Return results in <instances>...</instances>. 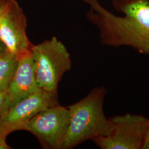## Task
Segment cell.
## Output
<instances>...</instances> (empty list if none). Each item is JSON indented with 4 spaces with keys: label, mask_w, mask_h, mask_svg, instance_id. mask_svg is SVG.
Returning <instances> with one entry per match:
<instances>
[{
    "label": "cell",
    "mask_w": 149,
    "mask_h": 149,
    "mask_svg": "<svg viewBox=\"0 0 149 149\" xmlns=\"http://www.w3.org/2000/svg\"><path fill=\"white\" fill-rule=\"evenodd\" d=\"M18 58L8 52L0 55V92L8 90L16 71Z\"/></svg>",
    "instance_id": "obj_9"
},
{
    "label": "cell",
    "mask_w": 149,
    "mask_h": 149,
    "mask_svg": "<svg viewBox=\"0 0 149 149\" xmlns=\"http://www.w3.org/2000/svg\"><path fill=\"white\" fill-rule=\"evenodd\" d=\"M27 19L21 6L12 0L0 17V39L8 52L17 56L31 50L26 33Z\"/></svg>",
    "instance_id": "obj_6"
},
{
    "label": "cell",
    "mask_w": 149,
    "mask_h": 149,
    "mask_svg": "<svg viewBox=\"0 0 149 149\" xmlns=\"http://www.w3.org/2000/svg\"><path fill=\"white\" fill-rule=\"evenodd\" d=\"M82 1L90 5L86 17L98 29L103 45L128 46L149 55V0H112L123 17L108 11L97 0Z\"/></svg>",
    "instance_id": "obj_1"
},
{
    "label": "cell",
    "mask_w": 149,
    "mask_h": 149,
    "mask_svg": "<svg viewBox=\"0 0 149 149\" xmlns=\"http://www.w3.org/2000/svg\"><path fill=\"white\" fill-rule=\"evenodd\" d=\"M57 104H59L57 93L39 91L11 105L1 123L8 124L14 131L19 130L24 123L44 109Z\"/></svg>",
    "instance_id": "obj_7"
},
{
    "label": "cell",
    "mask_w": 149,
    "mask_h": 149,
    "mask_svg": "<svg viewBox=\"0 0 149 149\" xmlns=\"http://www.w3.org/2000/svg\"><path fill=\"white\" fill-rule=\"evenodd\" d=\"M11 101L8 91L0 92V123L11 107Z\"/></svg>",
    "instance_id": "obj_10"
},
{
    "label": "cell",
    "mask_w": 149,
    "mask_h": 149,
    "mask_svg": "<svg viewBox=\"0 0 149 149\" xmlns=\"http://www.w3.org/2000/svg\"><path fill=\"white\" fill-rule=\"evenodd\" d=\"M12 0H0V17Z\"/></svg>",
    "instance_id": "obj_13"
},
{
    "label": "cell",
    "mask_w": 149,
    "mask_h": 149,
    "mask_svg": "<svg viewBox=\"0 0 149 149\" xmlns=\"http://www.w3.org/2000/svg\"><path fill=\"white\" fill-rule=\"evenodd\" d=\"M112 131L109 135L92 140L102 149H141L149 119L141 115L126 114L109 119Z\"/></svg>",
    "instance_id": "obj_4"
},
{
    "label": "cell",
    "mask_w": 149,
    "mask_h": 149,
    "mask_svg": "<svg viewBox=\"0 0 149 149\" xmlns=\"http://www.w3.org/2000/svg\"><path fill=\"white\" fill-rule=\"evenodd\" d=\"M141 149H149V122Z\"/></svg>",
    "instance_id": "obj_12"
},
{
    "label": "cell",
    "mask_w": 149,
    "mask_h": 149,
    "mask_svg": "<svg viewBox=\"0 0 149 149\" xmlns=\"http://www.w3.org/2000/svg\"><path fill=\"white\" fill-rule=\"evenodd\" d=\"M69 120L68 107L59 104L44 109L24 123L20 130L34 135L44 148L58 149Z\"/></svg>",
    "instance_id": "obj_5"
},
{
    "label": "cell",
    "mask_w": 149,
    "mask_h": 149,
    "mask_svg": "<svg viewBox=\"0 0 149 149\" xmlns=\"http://www.w3.org/2000/svg\"><path fill=\"white\" fill-rule=\"evenodd\" d=\"M36 81L42 90L57 93L64 74L71 68L70 55L65 46L55 37L32 46Z\"/></svg>",
    "instance_id": "obj_3"
},
{
    "label": "cell",
    "mask_w": 149,
    "mask_h": 149,
    "mask_svg": "<svg viewBox=\"0 0 149 149\" xmlns=\"http://www.w3.org/2000/svg\"><path fill=\"white\" fill-rule=\"evenodd\" d=\"M8 52L7 48L6 47L5 45L1 40L0 39V55L5 53L6 52Z\"/></svg>",
    "instance_id": "obj_14"
},
{
    "label": "cell",
    "mask_w": 149,
    "mask_h": 149,
    "mask_svg": "<svg viewBox=\"0 0 149 149\" xmlns=\"http://www.w3.org/2000/svg\"><path fill=\"white\" fill-rule=\"evenodd\" d=\"M106 90L96 88L80 101L68 107L69 125L58 149H72L86 140L109 135L111 123L103 112Z\"/></svg>",
    "instance_id": "obj_2"
},
{
    "label": "cell",
    "mask_w": 149,
    "mask_h": 149,
    "mask_svg": "<svg viewBox=\"0 0 149 149\" xmlns=\"http://www.w3.org/2000/svg\"><path fill=\"white\" fill-rule=\"evenodd\" d=\"M13 132V129L10 125L4 123H0V149H11L6 143V138L8 135Z\"/></svg>",
    "instance_id": "obj_11"
},
{
    "label": "cell",
    "mask_w": 149,
    "mask_h": 149,
    "mask_svg": "<svg viewBox=\"0 0 149 149\" xmlns=\"http://www.w3.org/2000/svg\"><path fill=\"white\" fill-rule=\"evenodd\" d=\"M42 90L37 85L31 50L19 56L15 73L7 90L11 105L33 93Z\"/></svg>",
    "instance_id": "obj_8"
}]
</instances>
